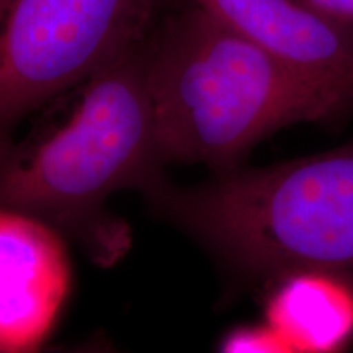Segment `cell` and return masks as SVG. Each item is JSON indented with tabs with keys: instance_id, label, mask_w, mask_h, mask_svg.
Here are the masks:
<instances>
[{
	"instance_id": "1",
	"label": "cell",
	"mask_w": 353,
	"mask_h": 353,
	"mask_svg": "<svg viewBox=\"0 0 353 353\" xmlns=\"http://www.w3.org/2000/svg\"><path fill=\"white\" fill-rule=\"evenodd\" d=\"M148 39L82 83L77 107L48 138L23 149L10 145L0 156V206L44 221L100 267L117 263L131 244L108 198L126 188L148 193L165 179Z\"/></svg>"
},
{
	"instance_id": "2",
	"label": "cell",
	"mask_w": 353,
	"mask_h": 353,
	"mask_svg": "<svg viewBox=\"0 0 353 353\" xmlns=\"http://www.w3.org/2000/svg\"><path fill=\"white\" fill-rule=\"evenodd\" d=\"M164 13L148 39V83L164 162L221 174L260 141L345 112L196 3Z\"/></svg>"
},
{
	"instance_id": "3",
	"label": "cell",
	"mask_w": 353,
	"mask_h": 353,
	"mask_svg": "<svg viewBox=\"0 0 353 353\" xmlns=\"http://www.w3.org/2000/svg\"><path fill=\"white\" fill-rule=\"evenodd\" d=\"M167 219L245 275L329 272L353 281V141L281 164L144 193Z\"/></svg>"
},
{
	"instance_id": "4",
	"label": "cell",
	"mask_w": 353,
	"mask_h": 353,
	"mask_svg": "<svg viewBox=\"0 0 353 353\" xmlns=\"http://www.w3.org/2000/svg\"><path fill=\"white\" fill-rule=\"evenodd\" d=\"M165 0H7L0 12V156L25 118L143 44Z\"/></svg>"
},
{
	"instance_id": "5",
	"label": "cell",
	"mask_w": 353,
	"mask_h": 353,
	"mask_svg": "<svg viewBox=\"0 0 353 353\" xmlns=\"http://www.w3.org/2000/svg\"><path fill=\"white\" fill-rule=\"evenodd\" d=\"M196 3L345 110L353 107V23L298 0H185Z\"/></svg>"
},
{
	"instance_id": "6",
	"label": "cell",
	"mask_w": 353,
	"mask_h": 353,
	"mask_svg": "<svg viewBox=\"0 0 353 353\" xmlns=\"http://www.w3.org/2000/svg\"><path fill=\"white\" fill-rule=\"evenodd\" d=\"M63 237L44 221L0 206V353H37L70 293Z\"/></svg>"
},
{
	"instance_id": "7",
	"label": "cell",
	"mask_w": 353,
	"mask_h": 353,
	"mask_svg": "<svg viewBox=\"0 0 353 353\" xmlns=\"http://www.w3.org/2000/svg\"><path fill=\"white\" fill-rule=\"evenodd\" d=\"M265 321L298 353H343L353 342V281L314 270L280 276Z\"/></svg>"
},
{
	"instance_id": "8",
	"label": "cell",
	"mask_w": 353,
	"mask_h": 353,
	"mask_svg": "<svg viewBox=\"0 0 353 353\" xmlns=\"http://www.w3.org/2000/svg\"><path fill=\"white\" fill-rule=\"evenodd\" d=\"M219 353H298L267 324L232 329L219 347Z\"/></svg>"
},
{
	"instance_id": "9",
	"label": "cell",
	"mask_w": 353,
	"mask_h": 353,
	"mask_svg": "<svg viewBox=\"0 0 353 353\" xmlns=\"http://www.w3.org/2000/svg\"><path fill=\"white\" fill-rule=\"evenodd\" d=\"M298 2L334 20L353 23V0H298Z\"/></svg>"
},
{
	"instance_id": "10",
	"label": "cell",
	"mask_w": 353,
	"mask_h": 353,
	"mask_svg": "<svg viewBox=\"0 0 353 353\" xmlns=\"http://www.w3.org/2000/svg\"><path fill=\"white\" fill-rule=\"evenodd\" d=\"M69 353H113V350L108 343L101 341H94L83 343V345L74 348V350H70Z\"/></svg>"
},
{
	"instance_id": "11",
	"label": "cell",
	"mask_w": 353,
	"mask_h": 353,
	"mask_svg": "<svg viewBox=\"0 0 353 353\" xmlns=\"http://www.w3.org/2000/svg\"><path fill=\"white\" fill-rule=\"evenodd\" d=\"M7 3V0H0V12H2V8H3V6H6Z\"/></svg>"
}]
</instances>
